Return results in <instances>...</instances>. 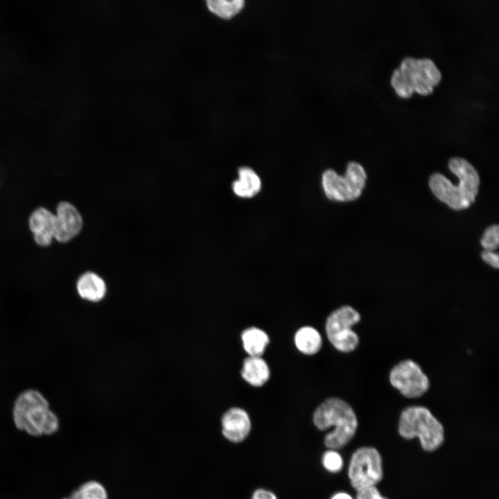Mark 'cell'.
Returning <instances> with one entry per match:
<instances>
[{
    "label": "cell",
    "instance_id": "7",
    "mask_svg": "<svg viewBox=\"0 0 499 499\" xmlns=\"http://www.w3.org/2000/svg\"><path fill=\"white\" fill-rule=\"evenodd\" d=\"M359 313L350 306H342L327 317L325 330L331 344L338 351L349 353L359 344V338L352 326L359 322Z\"/></svg>",
    "mask_w": 499,
    "mask_h": 499
},
{
    "label": "cell",
    "instance_id": "24",
    "mask_svg": "<svg viewBox=\"0 0 499 499\" xmlns=\"http://www.w3.org/2000/svg\"><path fill=\"white\" fill-rule=\"evenodd\" d=\"M252 499H277V498L270 491L258 489L253 493Z\"/></svg>",
    "mask_w": 499,
    "mask_h": 499
},
{
    "label": "cell",
    "instance_id": "26",
    "mask_svg": "<svg viewBox=\"0 0 499 499\" xmlns=\"http://www.w3.org/2000/svg\"><path fill=\"white\" fill-rule=\"evenodd\" d=\"M63 499H68V498H63Z\"/></svg>",
    "mask_w": 499,
    "mask_h": 499
},
{
    "label": "cell",
    "instance_id": "10",
    "mask_svg": "<svg viewBox=\"0 0 499 499\" xmlns=\"http://www.w3.org/2000/svg\"><path fill=\"white\" fill-rule=\"evenodd\" d=\"M54 239L65 243L74 238L81 231L83 221L76 207L67 201L58 203L56 208Z\"/></svg>",
    "mask_w": 499,
    "mask_h": 499
},
{
    "label": "cell",
    "instance_id": "16",
    "mask_svg": "<svg viewBox=\"0 0 499 499\" xmlns=\"http://www.w3.org/2000/svg\"><path fill=\"white\" fill-rule=\"evenodd\" d=\"M244 350L249 356L261 357L270 342L268 335L262 329L251 326L241 333Z\"/></svg>",
    "mask_w": 499,
    "mask_h": 499
},
{
    "label": "cell",
    "instance_id": "14",
    "mask_svg": "<svg viewBox=\"0 0 499 499\" xmlns=\"http://www.w3.org/2000/svg\"><path fill=\"white\" fill-rule=\"evenodd\" d=\"M240 375L250 385L261 387L269 380L270 371L261 357L248 356L243 360Z\"/></svg>",
    "mask_w": 499,
    "mask_h": 499
},
{
    "label": "cell",
    "instance_id": "6",
    "mask_svg": "<svg viewBox=\"0 0 499 499\" xmlns=\"http://www.w3.org/2000/svg\"><path fill=\"white\" fill-rule=\"evenodd\" d=\"M367 175L358 162L347 164L345 175H338L328 169L322 177V186L325 195L331 200L349 202L357 199L365 188Z\"/></svg>",
    "mask_w": 499,
    "mask_h": 499
},
{
    "label": "cell",
    "instance_id": "3",
    "mask_svg": "<svg viewBox=\"0 0 499 499\" xmlns=\"http://www.w3.org/2000/svg\"><path fill=\"white\" fill-rule=\"evenodd\" d=\"M12 415L15 426L32 436L50 435L59 428L58 418L50 410L47 400L35 389L26 390L18 396Z\"/></svg>",
    "mask_w": 499,
    "mask_h": 499
},
{
    "label": "cell",
    "instance_id": "8",
    "mask_svg": "<svg viewBox=\"0 0 499 499\" xmlns=\"http://www.w3.org/2000/svg\"><path fill=\"white\" fill-rule=\"evenodd\" d=\"M351 485L356 491L375 487L383 477L382 458L371 446L358 448L351 455L348 468Z\"/></svg>",
    "mask_w": 499,
    "mask_h": 499
},
{
    "label": "cell",
    "instance_id": "5",
    "mask_svg": "<svg viewBox=\"0 0 499 499\" xmlns=\"http://www.w3.org/2000/svg\"><path fill=\"white\" fill-rule=\"evenodd\" d=\"M398 430L404 439H419L421 446L426 451L438 449L444 440L442 424L423 406H410L401 413Z\"/></svg>",
    "mask_w": 499,
    "mask_h": 499
},
{
    "label": "cell",
    "instance_id": "15",
    "mask_svg": "<svg viewBox=\"0 0 499 499\" xmlns=\"http://www.w3.org/2000/svg\"><path fill=\"white\" fill-rule=\"evenodd\" d=\"M238 179L232 184V190L238 197L251 198L259 193L261 181L257 173L251 168L242 166L238 168Z\"/></svg>",
    "mask_w": 499,
    "mask_h": 499
},
{
    "label": "cell",
    "instance_id": "4",
    "mask_svg": "<svg viewBox=\"0 0 499 499\" xmlns=\"http://www.w3.org/2000/svg\"><path fill=\"white\" fill-rule=\"evenodd\" d=\"M441 79V71L432 60L406 57L393 71L390 82L398 96L407 98L414 91L431 94Z\"/></svg>",
    "mask_w": 499,
    "mask_h": 499
},
{
    "label": "cell",
    "instance_id": "1",
    "mask_svg": "<svg viewBox=\"0 0 499 499\" xmlns=\"http://www.w3.org/2000/svg\"><path fill=\"white\" fill-rule=\"evenodd\" d=\"M448 167L459 179V184L453 185L443 175L435 173L430 177L429 186L434 195L451 209H466L475 202L478 193L479 175L475 168L462 157L451 158Z\"/></svg>",
    "mask_w": 499,
    "mask_h": 499
},
{
    "label": "cell",
    "instance_id": "19",
    "mask_svg": "<svg viewBox=\"0 0 499 499\" xmlns=\"http://www.w3.org/2000/svg\"><path fill=\"white\" fill-rule=\"evenodd\" d=\"M68 499H108V495L103 484L91 480L81 484Z\"/></svg>",
    "mask_w": 499,
    "mask_h": 499
},
{
    "label": "cell",
    "instance_id": "23",
    "mask_svg": "<svg viewBox=\"0 0 499 499\" xmlns=\"http://www.w3.org/2000/svg\"><path fill=\"white\" fill-rule=\"evenodd\" d=\"M482 259L489 265L494 268H498V254L493 251L484 250L481 254Z\"/></svg>",
    "mask_w": 499,
    "mask_h": 499
},
{
    "label": "cell",
    "instance_id": "20",
    "mask_svg": "<svg viewBox=\"0 0 499 499\" xmlns=\"http://www.w3.org/2000/svg\"><path fill=\"white\" fill-rule=\"evenodd\" d=\"M322 464L329 471L336 473L341 471L343 466V460L335 450L329 449L322 456Z\"/></svg>",
    "mask_w": 499,
    "mask_h": 499
},
{
    "label": "cell",
    "instance_id": "9",
    "mask_svg": "<svg viewBox=\"0 0 499 499\" xmlns=\"http://www.w3.org/2000/svg\"><path fill=\"white\" fill-rule=\"evenodd\" d=\"M389 379L392 387L409 399L421 396L430 385L428 376L412 360H405L396 365L389 372Z\"/></svg>",
    "mask_w": 499,
    "mask_h": 499
},
{
    "label": "cell",
    "instance_id": "11",
    "mask_svg": "<svg viewBox=\"0 0 499 499\" xmlns=\"http://www.w3.org/2000/svg\"><path fill=\"white\" fill-rule=\"evenodd\" d=\"M222 435L234 443L243 441L251 430V421L243 408L233 407L228 409L221 419Z\"/></svg>",
    "mask_w": 499,
    "mask_h": 499
},
{
    "label": "cell",
    "instance_id": "21",
    "mask_svg": "<svg viewBox=\"0 0 499 499\" xmlns=\"http://www.w3.org/2000/svg\"><path fill=\"white\" fill-rule=\"evenodd\" d=\"M498 225H493L486 229L480 243L485 250L493 251L499 244Z\"/></svg>",
    "mask_w": 499,
    "mask_h": 499
},
{
    "label": "cell",
    "instance_id": "13",
    "mask_svg": "<svg viewBox=\"0 0 499 499\" xmlns=\"http://www.w3.org/2000/svg\"><path fill=\"white\" fill-rule=\"evenodd\" d=\"M76 290L80 297L91 303L101 301L107 294L104 279L93 272L82 274L76 282Z\"/></svg>",
    "mask_w": 499,
    "mask_h": 499
},
{
    "label": "cell",
    "instance_id": "2",
    "mask_svg": "<svg viewBox=\"0 0 499 499\" xmlns=\"http://www.w3.org/2000/svg\"><path fill=\"white\" fill-rule=\"evenodd\" d=\"M314 425L320 430L331 428L324 437V444L331 450L340 449L353 437L358 419L351 405L338 397L325 399L313 415Z\"/></svg>",
    "mask_w": 499,
    "mask_h": 499
},
{
    "label": "cell",
    "instance_id": "17",
    "mask_svg": "<svg viewBox=\"0 0 499 499\" xmlns=\"http://www.w3.org/2000/svg\"><path fill=\"white\" fill-rule=\"evenodd\" d=\"M297 349L305 355H315L322 348V339L319 331L310 326L299 328L294 337Z\"/></svg>",
    "mask_w": 499,
    "mask_h": 499
},
{
    "label": "cell",
    "instance_id": "25",
    "mask_svg": "<svg viewBox=\"0 0 499 499\" xmlns=\"http://www.w3.org/2000/svg\"><path fill=\"white\" fill-rule=\"evenodd\" d=\"M331 499H353V498L347 493L339 492L334 494Z\"/></svg>",
    "mask_w": 499,
    "mask_h": 499
},
{
    "label": "cell",
    "instance_id": "22",
    "mask_svg": "<svg viewBox=\"0 0 499 499\" xmlns=\"http://www.w3.org/2000/svg\"><path fill=\"white\" fill-rule=\"evenodd\" d=\"M356 499H387L383 496L375 487H369L357 491Z\"/></svg>",
    "mask_w": 499,
    "mask_h": 499
},
{
    "label": "cell",
    "instance_id": "12",
    "mask_svg": "<svg viewBox=\"0 0 499 499\" xmlns=\"http://www.w3.org/2000/svg\"><path fill=\"white\" fill-rule=\"evenodd\" d=\"M28 226L36 244L48 247L54 239L55 215L45 207H38L30 214Z\"/></svg>",
    "mask_w": 499,
    "mask_h": 499
},
{
    "label": "cell",
    "instance_id": "18",
    "mask_svg": "<svg viewBox=\"0 0 499 499\" xmlns=\"http://www.w3.org/2000/svg\"><path fill=\"white\" fill-rule=\"evenodd\" d=\"M209 10L224 19H229L238 14L244 7L243 0H207Z\"/></svg>",
    "mask_w": 499,
    "mask_h": 499
}]
</instances>
